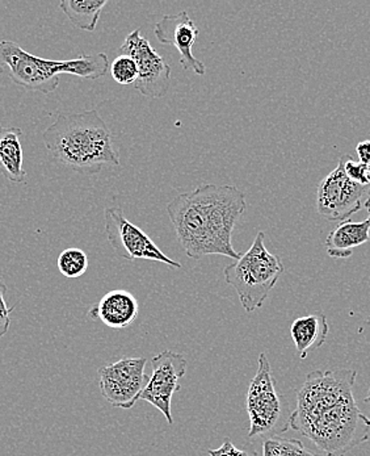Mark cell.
<instances>
[{"mask_svg": "<svg viewBox=\"0 0 370 456\" xmlns=\"http://www.w3.org/2000/svg\"><path fill=\"white\" fill-rule=\"evenodd\" d=\"M352 369L310 372L297 392L291 428L326 456H345L369 439L370 419L353 396Z\"/></svg>", "mask_w": 370, "mask_h": 456, "instance_id": "obj_1", "label": "cell"}, {"mask_svg": "<svg viewBox=\"0 0 370 456\" xmlns=\"http://www.w3.org/2000/svg\"><path fill=\"white\" fill-rule=\"evenodd\" d=\"M247 209L245 193L236 186L204 184L181 193L167 206L179 243L192 259L223 256L238 259L233 232Z\"/></svg>", "mask_w": 370, "mask_h": 456, "instance_id": "obj_2", "label": "cell"}, {"mask_svg": "<svg viewBox=\"0 0 370 456\" xmlns=\"http://www.w3.org/2000/svg\"><path fill=\"white\" fill-rule=\"evenodd\" d=\"M43 137L55 161L82 175L120 165L112 134L96 110L58 116Z\"/></svg>", "mask_w": 370, "mask_h": 456, "instance_id": "obj_3", "label": "cell"}, {"mask_svg": "<svg viewBox=\"0 0 370 456\" xmlns=\"http://www.w3.org/2000/svg\"><path fill=\"white\" fill-rule=\"evenodd\" d=\"M0 65L11 81L28 91L54 93L60 86V74L83 79H99L109 70L107 54L82 53L71 60L55 61L28 53L13 41H0Z\"/></svg>", "mask_w": 370, "mask_h": 456, "instance_id": "obj_4", "label": "cell"}, {"mask_svg": "<svg viewBox=\"0 0 370 456\" xmlns=\"http://www.w3.org/2000/svg\"><path fill=\"white\" fill-rule=\"evenodd\" d=\"M286 267L278 256L265 248L264 232H259L251 248L223 270L225 281L236 289L247 314L263 306Z\"/></svg>", "mask_w": 370, "mask_h": 456, "instance_id": "obj_5", "label": "cell"}, {"mask_svg": "<svg viewBox=\"0 0 370 456\" xmlns=\"http://www.w3.org/2000/svg\"><path fill=\"white\" fill-rule=\"evenodd\" d=\"M245 409L250 419L248 438L278 436L291 428L288 403L276 389L269 359L265 353L259 355L258 371L248 386Z\"/></svg>", "mask_w": 370, "mask_h": 456, "instance_id": "obj_6", "label": "cell"}, {"mask_svg": "<svg viewBox=\"0 0 370 456\" xmlns=\"http://www.w3.org/2000/svg\"><path fill=\"white\" fill-rule=\"evenodd\" d=\"M104 226H106L107 239L110 248L121 258L131 262L138 259L158 262L173 269L183 267L181 262L173 261V258L165 256L140 226L134 225L125 217L123 209L118 207L106 208Z\"/></svg>", "mask_w": 370, "mask_h": 456, "instance_id": "obj_7", "label": "cell"}, {"mask_svg": "<svg viewBox=\"0 0 370 456\" xmlns=\"http://www.w3.org/2000/svg\"><path fill=\"white\" fill-rule=\"evenodd\" d=\"M370 201V187L360 186L345 175L343 163L339 159L322 179L317 190L318 214L327 221H347Z\"/></svg>", "mask_w": 370, "mask_h": 456, "instance_id": "obj_8", "label": "cell"}, {"mask_svg": "<svg viewBox=\"0 0 370 456\" xmlns=\"http://www.w3.org/2000/svg\"><path fill=\"white\" fill-rule=\"evenodd\" d=\"M118 54H126L137 63L138 79L134 88L146 98L159 99L167 95L171 87V66L151 46L150 41L141 35V29L132 30L125 37Z\"/></svg>", "mask_w": 370, "mask_h": 456, "instance_id": "obj_9", "label": "cell"}, {"mask_svg": "<svg viewBox=\"0 0 370 456\" xmlns=\"http://www.w3.org/2000/svg\"><path fill=\"white\" fill-rule=\"evenodd\" d=\"M146 358H123L99 370L104 400L118 409H132L149 381Z\"/></svg>", "mask_w": 370, "mask_h": 456, "instance_id": "obj_10", "label": "cell"}, {"mask_svg": "<svg viewBox=\"0 0 370 456\" xmlns=\"http://www.w3.org/2000/svg\"><path fill=\"white\" fill-rule=\"evenodd\" d=\"M151 364L153 374L149 378L140 400L158 409L168 425H173V397L181 388L179 381L187 374V359L183 354L165 350L154 356Z\"/></svg>", "mask_w": 370, "mask_h": 456, "instance_id": "obj_11", "label": "cell"}, {"mask_svg": "<svg viewBox=\"0 0 370 456\" xmlns=\"http://www.w3.org/2000/svg\"><path fill=\"white\" fill-rule=\"evenodd\" d=\"M157 38L163 45L173 46L181 53L183 70L193 71L196 76L206 73L205 65L193 55V46L198 37V28L187 11L176 15H165L154 26Z\"/></svg>", "mask_w": 370, "mask_h": 456, "instance_id": "obj_12", "label": "cell"}, {"mask_svg": "<svg viewBox=\"0 0 370 456\" xmlns=\"http://www.w3.org/2000/svg\"><path fill=\"white\" fill-rule=\"evenodd\" d=\"M140 304L131 292L113 289L88 312L92 320H101L110 329H126L137 320Z\"/></svg>", "mask_w": 370, "mask_h": 456, "instance_id": "obj_13", "label": "cell"}, {"mask_svg": "<svg viewBox=\"0 0 370 456\" xmlns=\"http://www.w3.org/2000/svg\"><path fill=\"white\" fill-rule=\"evenodd\" d=\"M23 131L19 126L0 124V174L12 183H26L24 151L21 138Z\"/></svg>", "mask_w": 370, "mask_h": 456, "instance_id": "obj_14", "label": "cell"}, {"mask_svg": "<svg viewBox=\"0 0 370 456\" xmlns=\"http://www.w3.org/2000/svg\"><path fill=\"white\" fill-rule=\"evenodd\" d=\"M370 240V223L364 221H343L326 239L325 246L331 258L345 259L352 256L358 246Z\"/></svg>", "mask_w": 370, "mask_h": 456, "instance_id": "obj_15", "label": "cell"}, {"mask_svg": "<svg viewBox=\"0 0 370 456\" xmlns=\"http://www.w3.org/2000/svg\"><path fill=\"white\" fill-rule=\"evenodd\" d=\"M328 330L330 328H328L327 317L322 312L298 317L293 322L291 337L301 359H306L310 351L323 346L327 338Z\"/></svg>", "mask_w": 370, "mask_h": 456, "instance_id": "obj_16", "label": "cell"}, {"mask_svg": "<svg viewBox=\"0 0 370 456\" xmlns=\"http://www.w3.org/2000/svg\"><path fill=\"white\" fill-rule=\"evenodd\" d=\"M107 4V0H62L60 8L74 27L93 32Z\"/></svg>", "mask_w": 370, "mask_h": 456, "instance_id": "obj_17", "label": "cell"}, {"mask_svg": "<svg viewBox=\"0 0 370 456\" xmlns=\"http://www.w3.org/2000/svg\"><path fill=\"white\" fill-rule=\"evenodd\" d=\"M263 456H326L309 450L298 439L270 436L263 442Z\"/></svg>", "mask_w": 370, "mask_h": 456, "instance_id": "obj_18", "label": "cell"}, {"mask_svg": "<svg viewBox=\"0 0 370 456\" xmlns=\"http://www.w3.org/2000/svg\"><path fill=\"white\" fill-rule=\"evenodd\" d=\"M88 256L82 248H70L63 250L58 256L57 266L60 273L68 279H76L84 275L88 269Z\"/></svg>", "mask_w": 370, "mask_h": 456, "instance_id": "obj_19", "label": "cell"}, {"mask_svg": "<svg viewBox=\"0 0 370 456\" xmlns=\"http://www.w3.org/2000/svg\"><path fill=\"white\" fill-rule=\"evenodd\" d=\"M109 73L118 85H134L138 79L137 63L126 54H118L109 66Z\"/></svg>", "mask_w": 370, "mask_h": 456, "instance_id": "obj_20", "label": "cell"}, {"mask_svg": "<svg viewBox=\"0 0 370 456\" xmlns=\"http://www.w3.org/2000/svg\"><path fill=\"white\" fill-rule=\"evenodd\" d=\"M341 161L343 163L345 175L350 181L360 186L370 187V166L355 161L350 156L341 157Z\"/></svg>", "mask_w": 370, "mask_h": 456, "instance_id": "obj_21", "label": "cell"}, {"mask_svg": "<svg viewBox=\"0 0 370 456\" xmlns=\"http://www.w3.org/2000/svg\"><path fill=\"white\" fill-rule=\"evenodd\" d=\"M209 456H259L255 447L247 442L242 449L237 447L230 438L223 439L222 446L215 450H208Z\"/></svg>", "mask_w": 370, "mask_h": 456, "instance_id": "obj_22", "label": "cell"}, {"mask_svg": "<svg viewBox=\"0 0 370 456\" xmlns=\"http://www.w3.org/2000/svg\"><path fill=\"white\" fill-rule=\"evenodd\" d=\"M5 294H7V286L0 281V338H3L10 330L11 314L15 309L10 308L5 303Z\"/></svg>", "mask_w": 370, "mask_h": 456, "instance_id": "obj_23", "label": "cell"}, {"mask_svg": "<svg viewBox=\"0 0 370 456\" xmlns=\"http://www.w3.org/2000/svg\"><path fill=\"white\" fill-rule=\"evenodd\" d=\"M358 162L370 166V140L361 141L356 146Z\"/></svg>", "mask_w": 370, "mask_h": 456, "instance_id": "obj_24", "label": "cell"}, {"mask_svg": "<svg viewBox=\"0 0 370 456\" xmlns=\"http://www.w3.org/2000/svg\"><path fill=\"white\" fill-rule=\"evenodd\" d=\"M364 402L370 403V388H369V394L366 395V400H364Z\"/></svg>", "mask_w": 370, "mask_h": 456, "instance_id": "obj_25", "label": "cell"}, {"mask_svg": "<svg viewBox=\"0 0 370 456\" xmlns=\"http://www.w3.org/2000/svg\"><path fill=\"white\" fill-rule=\"evenodd\" d=\"M366 209H368V211H369V217H368V220H369V223H370V201H369V203H366Z\"/></svg>", "mask_w": 370, "mask_h": 456, "instance_id": "obj_26", "label": "cell"}, {"mask_svg": "<svg viewBox=\"0 0 370 456\" xmlns=\"http://www.w3.org/2000/svg\"><path fill=\"white\" fill-rule=\"evenodd\" d=\"M0 74H3L2 65H0Z\"/></svg>", "mask_w": 370, "mask_h": 456, "instance_id": "obj_27", "label": "cell"}]
</instances>
